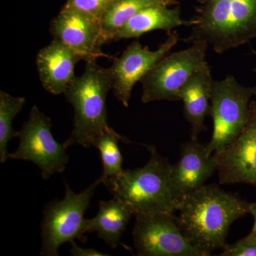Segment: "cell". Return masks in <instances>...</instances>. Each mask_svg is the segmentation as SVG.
<instances>
[{
    "instance_id": "9c48e42d",
    "label": "cell",
    "mask_w": 256,
    "mask_h": 256,
    "mask_svg": "<svg viewBox=\"0 0 256 256\" xmlns=\"http://www.w3.org/2000/svg\"><path fill=\"white\" fill-rule=\"evenodd\" d=\"M132 236L140 256H205L188 242L174 214H136Z\"/></svg>"
},
{
    "instance_id": "9a60e30c",
    "label": "cell",
    "mask_w": 256,
    "mask_h": 256,
    "mask_svg": "<svg viewBox=\"0 0 256 256\" xmlns=\"http://www.w3.org/2000/svg\"><path fill=\"white\" fill-rule=\"evenodd\" d=\"M213 80L210 65L206 62L193 74L180 92L184 116L191 127L192 140H198V136L206 130L205 118L210 114Z\"/></svg>"
},
{
    "instance_id": "5b68a950",
    "label": "cell",
    "mask_w": 256,
    "mask_h": 256,
    "mask_svg": "<svg viewBox=\"0 0 256 256\" xmlns=\"http://www.w3.org/2000/svg\"><path fill=\"white\" fill-rule=\"evenodd\" d=\"M100 178L85 190L76 194L65 183V196L62 200L48 202L43 212L42 223V249L40 255L58 256V249L66 242L78 239L85 242L86 220L84 216L90 206V200L96 188L101 184Z\"/></svg>"
},
{
    "instance_id": "ffe728a7",
    "label": "cell",
    "mask_w": 256,
    "mask_h": 256,
    "mask_svg": "<svg viewBox=\"0 0 256 256\" xmlns=\"http://www.w3.org/2000/svg\"><path fill=\"white\" fill-rule=\"evenodd\" d=\"M26 99L14 97L8 92H0V162L9 159L8 144L13 138L18 137V131L13 129L14 118L22 110Z\"/></svg>"
},
{
    "instance_id": "ba28073f",
    "label": "cell",
    "mask_w": 256,
    "mask_h": 256,
    "mask_svg": "<svg viewBox=\"0 0 256 256\" xmlns=\"http://www.w3.org/2000/svg\"><path fill=\"white\" fill-rule=\"evenodd\" d=\"M50 118L34 106L28 121L18 131V150L10 153L8 158L32 162L41 170L42 178L45 180L56 173H63L69 156L66 148L54 138Z\"/></svg>"
},
{
    "instance_id": "7c38bea8",
    "label": "cell",
    "mask_w": 256,
    "mask_h": 256,
    "mask_svg": "<svg viewBox=\"0 0 256 256\" xmlns=\"http://www.w3.org/2000/svg\"><path fill=\"white\" fill-rule=\"evenodd\" d=\"M50 30L55 40L73 50L82 60L96 62L106 56L101 50L100 22L74 10L62 8L53 18Z\"/></svg>"
},
{
    "instance_id": "2e32d148",
    "label": "cell",
    "mask_w": 256,
    "mask_h": 256,
    "mask_svg": "<svg viewBox=\"0 0 256 256\" xmlns=\"http://www.w3.org/2000/svg\"><path fill=\"white\" fill-rule=\"evenodd\" d=\"M194 20H184L178 5L154 4L138 12L114 34L112 41L138 38L154 30H171L181 26H192Z\"/></svg>"
},
{
    "instance_id": "e0dca14e",
    "label": "cell",
    "mask_w": 256,
    "mask_h": 256,
    "mask_svg": "<svg viewBox=\"0 0 256 256\" xmlns=\"http://www.w3.org/2000/svg\"><path fill=\"white\" fill-rule=\"evenodd\" d=\"M133 215L130 207L114 197L99 202L97 214L86 220V232H96L111 248L116 249Z\"/></svg>"
},
{
    "instance_id": "6da1fadb",
    "label": "cell",
    "mask_w": 256,
    "mask_h": 256,
    "mask_svg": "<svg viewBox=\"0 0 256 256\" xmlns=\"http://www.w3.org/2000/svg\"><path fill=\"white\" fill-rule=\"evenodd\" d=\"M250 204L216 184H204L178 200L176 220L188 242L208 256L223 250L230 226L249 214Z\"/></svg>"
},
{
    "instance_id": "4fadbf2b",
    "label": "cell",
    "mask_w": 256,
    "mask_h": 256,
    "mask_svg": "<svg viewBox=\"0 0 256 256\" xmlns=\"http://www.w3.org/2000/svg\"><path fill=\"white\" fill-rule=\"evenodd\" d=\"M215 172L217 163L214 154L208 152L206 144L192 139L184 143L180 159L171 168L170 181L174 198L178 201L202 188Z\"/></svg>"
},
{
    "instance_id": "5bb4252c",
    "label": "cell",
    "mask_w": 256,
    "mask_h": 256,
    "mask_svg": "<svg viewBox=\"0 0 256 256\" xmlns=\"http://www.w3.org/2000/svg\"><path fill=\"white\" fill-rule=\"evenodd\" d=\"M82 58L54 38L36 56V66L44 88L53 95L64 94L76 78L75 67Z\"/></svg>"
},
{
    "instance_id": "cb8c5ba5",
    "label": "cell",
    "mask_w": 256,
    "mask_h": 256,
    "mask_svg": "<svg viewBox=\"0 0 256 256\" xmlns=\"http://www.w3.org/2000/svg\"><path fill=\"white\" fill-rule=\"evenodd\" d=\"M249 214L254 216V224L252 232L256 234V203H250L249 206Z\"/></svg>"
},
{
    "instance_id": "3957f363",
    "label": "cell",
    "mask_w": 256,
    "mask_h": 256,
    "mask_svg": "<svg viewBox=\"0 0 256 256\" xmlns=\"http://www.w3.org/2000/svg\"><path fill=\"white\" fill-rule=\"evenodd\" d=\"M150 158L144 166L124 170L112 181L104 184L112 196L130 207L136 214H175L178 201L172 191L169 160L152 144L146 146Z\"/></svg>"
},
{
    "instance_id": "30bf717a",
    "label": "cell",
    "mask_w": 256,
    "mask_h": 256,
    "mask_svg": "<svg viewBox=\"0 0 256 256\" xmlns=\"http://www.w3.org/2000/svg\"><path fill=\"white\" fill-rule=\"evenodd\" d=\"M178 32L168 33L164 43L156 50L143 46L138 41L132 42L122 54L114 58L109 67L114 96L126 108L129 107L133 88L149 73L178 43Z\"/></svg>"
},
{
    "instance_id": "52a82bcc",
    "label": "cell",
    "mask_w": 256,
    "mask_h": 256,
    "mask_svg": "<svg viewBox=\"0 0 256 256\" xmlns=\"http://www.w3.org/2000/svg\"><path fill=\"white\" fill-rule=\"evenodd\" d=\"M206 42L196 41L185 50L168 54L141 80L142 102L180 100V92L193 74L206 63Z\"/></svg>"
},
{
    "instance_id": "603a6c76",
    "label": "cell",
    "mask_w": 256,
    "mask_h": 256,
    "mask_svg": "<svg viewBox=\"0 0 256 256\" xmlns=\"http://www.w3.org/2000/svg\"><path fill=\"white\" fill-rule=\"evenodd\" d=\"M70 252L74 256H107L108 254L98 252L92 248L79 246L75 242H70Z\"/></svg>"
},
{
    "instance_id": "44dd1931",
    "label": "cell",
    "mask_w": 256,
    "mask_h": 256,
    "mask_svg": "<svg viewBox=\"0 0 256 256\" xmlns=\"http://www.w3.org/2000/svg\"><path fill=\"white\" fill-rule=\"evenodd\" d=\"M116 0H67L63 6L92 16L100 22L104 15Z\"/></svg>"
},
{
    "instance_id": "ac0fdd59",
    "label": "cell",
    "mask_w": 256,
    "mask_h": 256,
    "mask_svg": "<svg viewBox=\"0 0 256 256\" xmlns=\"http://www.w3.org/2000/svg\"><path fill=\"white\" fill-rule=\"evenodd\" d=\"M176 0H116L100 20L102 45L112 41L120 28L138 12L154 4L175 6Z\"/></svg>"
},
{
    "instance_id": "d4e9b609",
    "label": "cell",
    "mask_w": 256,
    "mask_h": 256,
    "mask_svg": "<svg viewBox=\"0 0 256 256\" xmlns=\"http://www.w3.org/2000/svg\"><path fill=\"white\" fill-rule=\"evenodd\" d=\"M254 72H256V68L254 69Z\"/></svg>"
},
{
    "instance_id": "8fae6325",
    "label": "cell",
    "mask_w": 256,
    "mask_h": 256,
    "mask_svg": "<svg viewBox=\"0 0 256 256\" xmlns=\"http://www.w3.org/2000/svg\"><path fill=\"white\" fill-rule=\"evenodd\" d=\"M220 184H246L256 188V101L238 138L225 149L214 153Z\"/></svg>"
},
{
    "instance_id": "7a4b0ae2",
    "label": "cell",
    "mask_w": 256,
    "mask_h": 256,
    "mask_svg": "<svg viewBox=\"0 0 256 256\" xmlns=\"http://www.w3.org/2000/svg\"><path fill=\"white\" fill-rule=\"evenodd\" d=\"M191 34L184 41L206 42L216 53L256 38V0H198Z\"/></svg>"
},
{
    "instance_id": "8992f818",
    "label": "cell",
    "mask_w": 256,
    "mask_h": 256,
    "mask_svg": "<svg viewBox=\"0 0 256 256\" xmlns=\"http://www.w3.org/2000/svg\"><path fill=\"white\" fill-rule=\"evenodd\" d=\"M255 96L256 86H244L233 76L213 80L210 114L213 120V132L206 143L208 152L222 151L238 138L246 124L249 106Z\"/></svg>"
},
{
    "instance_id": "277c9868",
    "label": "cell",
    "mask_w": 256,
    "mask_h": 256,
    "mask_svg": "<svg viewBox=\"0 0 256 256\" xmlns=\"http://www.w3.org/2000/svg\"><path fill=\"white\" fill-rule=\"evenodd\" d=\"M112 88L109 68L96 62H88L80 76L76 77L66 92L74 109V129L63 143L66 148L80 146L88 148L101 134L108 130L107 96Z\"/></svg>"
},
{
    "instance_id": "d6986e66",
    "label": "cell",
    "mask_w": 256,
    "mask_h": 256,
    "mask_svg": "<svg viewBox=\"0 0 256 256\" xmlns=\"http://www.w3.org/2000/svg\"><path fill=\"white\" fill-rule=\"evenodd\" d=\"M119 142H130L128 138L120 136L110 128L101 134L92 146L100 152L104 170L100 178L104 184L118 178L124 170V158L120 150Z\"/></svg>"
},
{
    "instance_id": "7402d4cb",
    "label": "cell",
    "mask_w": 256,
    "mask_h": 256,
    "mask_svg": "<svg viewBox=\"0 0 256 256\" xmlns=\"http://www.w3.org/2000/svg\"><path fill=\"white\" fill-rule=\"evenodd\" d=\"M220 256H256V234L250 232L234 244H227Z\"/></svg>"
}]
</instances>
